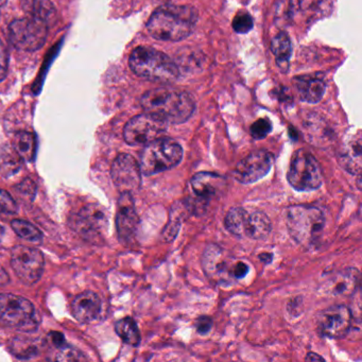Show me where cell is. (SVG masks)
I'll return each instance as SVG.
<instances>
[{
	"instance_id": "cell-35",
	"label": "cell",
	"mask_w": 362,
	"mask_h": 362,
	"mask_svg": "<svg viewBox=\"0 0 362 362\" xmlns=\"http://www.w3.org/2000/svg\"><path fill=\"white\" fill-rule=\"evenodd\" d=\"M249 273V266L245 262H237L233 264L230 270V276L233 279H241Z\"/></svg>"
},
{
	"instance_id": "cell-8",
	"label": "cell",
	"mask_w": 362,
	"mask_h": 362,
	"mask_svg": "<svg viewBox=\"0 0 362 362\" xmlns=\"http://www.w3.org/2000/svg\"><path fill=\"white\" fill-rule=\"evenodd\" d=\"M0 324L18 329H33L37 319L33 303L16 294H0Z\"/></svg>"
},
{
	"instance_id": "cell-34",
	"label": "cell",
	"mask_w": 362,
	"mask_h": 362,
	"mask_svg": "<svg viewBox=\"0 0 362 362\" xmlns=\"http://www.w3.org/2000/svg\"><path fill=\"white\" fill-rule=\"evenodd\" d=\"M9 69V54L7 47L0 40V82L4 81L7 77Z\"/></svg>"
},
{
	"instance_id": "cell-26",
	"label": "cell",
	"mask_w": 362,
	"mask_h": 362,
	"mask_svg": "<svg viewBox=\"0 0 362 362\" xmlns=\"http://www.w3.org/2000/svg\"><path fill=\"white\" fill-rule=\"evenodd\" d=\"M14 151L18 154V158L22 160L31 162L35 156V137L33 133L22 131L16 133L12 141Z\"/></svg>"
},
{
	"instance_id": "cell-33",
	"label": "cell",
	"mask_w": 362,
	"mask_h": 362,
	"mask_svg": "<svg viewBox=\"0 0 362 362\" xmlns=\"http://www.w3.org/2000/svg\"><path fill=\"white\" fill-rule=\"evenodd\" d=\"M13 351L18 357L22 359H28V358L33 357L37 355V349L33 345L28 344V343L22 342V341H16V344L12 345Z\"/></svg>"
},
{
	"instance_id": "cell-40",
	"label": "cell",
	"mask_w": 362,
	"mask_h": 362,
	"mask_svg": "<svg viewBox=\"0 0 362 362\" xmlns=\"http://www.w3.org/2000/svg\"><path fill=\"white\" fill-rule=\"evenodd\" d=\"M306 360L307 361H320V360L323 361L324 358L317 355L315 353H309L308 355H307Z\"/></svg>"
},
{
	"instance_id": "cell-7",
	"label": "cell",
	"mask_w": 362,
	"mask_h": 362,
	"mask_svg": "<svg viewBox=\"0 0 362 362\" xmlns=\"http://www.w3.org/2000/svg\"><path fill=\"white\" fill-rule=\"evenodd\" d=\"M47 37L48 25L33 16L13 21L9 27L10 43L22 52H37L43 47Z\"/></svg>"
},
{
	"instance_id": "cell-15",
	"label": "cell",
	"mask_w": 362,
	"mask_h": 362,
	"mask_svg": "<svg viewBox=\"0 0 362 362\" xmlns=\"http://www.w3.org/2000/svg\"><path fill=\"white\" fill-rule=\"evenodd\" d=\"M234 262H230L226 251L217 245H209L203 254L202 264L209 279L218 283H226L230 279V270Z\"/></svg>"
},
{
	"instance_id": "cell-28",
	"label": "cell",
	"mask_w": 362,
	"mask_h": 362,
	"mask_svg": "<svg viewBox=\"0 0 362 362\" xmlns=\"http://www.w3.org/2000/svg\"><path fill=\"white\" fill-rule=\"evenodd\" d=\"M11 226L14 232H16L21 238L25 239V240L31 241V243H40L43 240V234H42L41 230H40L37 226L25 221V220H13V221L11 222Z\"/></svg>"
},
{
	"instance_id": "cell-41",
	"label": "cell",
	"mask_w": 362,
	"mask_h": 362,
	"mask_svg": "<svg viewBox=\"0 0 362 362\" xmlns=\"http://www.w3.org/2000/svg\"><path fill=\"white\" fill-rule=\"evenodd\" d=\"M8 281H9V279H8L7 273L0 267V285L8 283Z\"/></svg>"
},
{
	"instance_id": "cell-23",
	"label": "cell",
	"mask_w": 362,
	"mask_h": 362,
	"mask_svg": "<svg viewBox=\"0 0 362 362\" xmlns=\"http://www.w3.org/2000/svg\"><path fill=\"white\" fill-rule=\"evenodd\" d=\"M359 277V272L356 269H347L344 272L337 275L332 279V286H330L332 293H334V296H339V294L349 296L351 292H355Z\"/></svg>"
},
{
	"instance_id": "cell-14",
	"label": "cell",
	"mask_w": 362,
	"mask_h": 362,
	"mask_svg": "<svg viewBox=\"0 0 362 362\" xmlns=\"http://www.w3.org/2000/svg\"><path fill=\"white\" fill-rule=\"evenodd\" d=\"M74 228L86 238H95L107 228V211L97 204H88L78 213Z\"/></svg>"
},
{
	"instance_id": "cell-30",
	"label": "cell",
	"mask_w": 362,
	"mask_h": 362,
	"mask_svg": "<svg viewBox=\"0 0 362 362\" xmlns=\"http://www.w3.org/2000/svg\"><path fill=\"white\" fill-rule=\"evenodd\" d=\"M272 131V124L267 118L256 120L250 129L252 137L254 139H264L270 134Z\"/></svg>"
},
{
	"instance_id": "cell-25",
	"label": "cell",
	"mask_w": 362,
	"mask_h": 362,
	"mask_svg": "<svg viewBox=\"0 0 362 362\" xmlns=\"http://www.w3.org/2000/svg\"><path fill=\"white\" fill-rule=\"evenodd\" d=\"M249 214V211L240 207L230 209L224 219L226 230L234 236L245 237Z\"/></svg>"
},
{
	"instance_id": "cell-21",
	"label": "cell",
	"mask_w": 362,
	"mask_h": 362,
	"mask_svg": "<svg viewBox=\"0 0 362 362\" xmlns=\"http://www.w3.org/2000/svg\"><path fill=\"white\" fill-rule=\"evenodd\" d=\"M272 230V224L266 214L262 211H253L249 214L245 237L262 240L269 236Z\"/></svg>"
},
{
	"instance_id": "cell-39",
	"label": "cell",
	"mask_w": 362,
	"mask_h": 362,
	"mask_svg": "<svg viewBox=\"0 0 362 362\" xmlns=\"http://www.w3.org/2000/svg\"><path fill=\"white\" fill-rule=\"evenodd\" d=\"M262 262H264V264H269V262H272L273 255L270 253H262L259 256H258Z\"/></svg>"
},
{
	"instance_id": "cell-12",
	"label": "cell",
	"mask_w": 362,
	"mask_h": 362,
	"mask_svg": "<svg viewBox=\"0 0 362 362\" xmlns=\"http://www.w3.org/2000/svg\"><path fill=\"white\" fill-rule=\"evenodd\" d=\"M274 160V156L267 150L252 152L237 164L234 177L239 183H255L268 175Z\"/></svg>"
},
{
	"instance_id": "cell-6",
	"label": "cell",
	"mask_w": 362,
	"mask_h": 362,
	"mask_svg": "<svg viewBox=\"0 0 362 362\" xmlns=\"http://www.w3.org/2000/svg\"><path fill=\"white\" fill-rule=\"evenodd\" d=\"M287 180L298 192H313L323 182L321 166L310 152L300 149L292 156Z\"/></svg>"
},
{
	"instance_id": "cell-24",
	"label": "cell",
	"mask_w": 362,
	"mask_h": 362,
	"mask_svg": "<svg viewBox=\"0 0 362 362\" xmlns=\"http://www.w3.org/2000/svg\"><path fill=\"white\" fill-rule=\"evenodd\" d=\"M271 52L276 59V63L281 69H287L292 54V44L286 33H279L271 42Z\"/></svg>"
},
{
	"instance_id": "cell-10",
	"label": "cell",
	"mask_w": 362,
	"mask_h": 362,
	"mask_svg": "<svg viewBox=\"0 0 362 362\" xmlns=\"http://www.w3.org/2000/svg\"><path fill=\"white\" fill-rule=\"evenodd\" d=\"M11 264L23 283L33 285L43 275L45 262L39 250L26 245H16L12 250Z\"/></svg>"
},
{
	"instance_id": "cell-5",
	"label": "cell",
	"mask_w": 362,
	"mask_h": 362,
	"mask_svg": "<svg viewBox=\"0 0 362 362\" xmlns=\"http://www.w3.org/2000/svg\"><path fill=\"white\" fill-rule=\"evenodd\" d=\"M183 148L175 139L160 137L146 145L141 156V173L153 175L170 170L181 163Z\"/></svg>"
},
{
	"instance_id": "cell-29",
	"label": "cell",
	"mask_w": 362,
	"mask_h": 362,
	"mask_svg": "<svg viewBox=\"0 0 362 362\" xmlns=\"http://www.w3.org/2000/svg\"><path fill=\"white\" fill-rule=\"evenodd\" d=\"M233 29L239 35H247L253 29V18L247 12H239L233 20Z\"/></svg>"
},
{
	"instance_id": "cell-13",
	"label": "cell",
	"mask_w": 362,
	"mask_h": 362,
	"mask_svg": "<svg viewBox=\"0 0 362 362\" xmlns=\"http://www.w3.org/2000/svg\"><path fill=\"white\" fill-rule=\"evenodd\" d=\"M112 180L122 194L137 192L141 184V170L139 163L130 154L122 153L112 166Z\"/></svg>"
},
{
	"instance_id": "cell-36",
	"label": "cell",
	"mask_w": 362,
	"mask_h": 362,
	"mask_svg": "<svg viewBox=\"0 0 362 362\" xmlns=\"http://www.w3.org/2000/svg\"><path fill=\"white\" fill-rule=\"evenodd\" d=\"M211 327H213V320H211V317L203 315V317H200L197 320L196 328L198 334H207L211 332Z\"/></svg>"
},
{
	"instance_id": "cell-9",
	"label": "cell",
	"mask_w": 362,
	"mask_h": 362,
	"mask_svg": "<svg viewBox=\"0 0 362 362\" xmlns=\"http://www.w3.org/2000/svg\"><path fill=\"white\" fill-rule=\"evenodd\" d=\"M168 124L151 114H141L127 122L124 137L131 146H146L160 139L166 132Z\"/></svg>"
},
{
	"instance_id": "cell-17",
	"label": "cell",
	"mask_w": 362,
	"mask_h": 362,
	"mask_svg": "<svg viewBox=\"0 0 362 362\" xmlns=\"http://www.w3.org/2000/svg\"><path fill=\"white\" fill-rule=\"evenodd\" d=\"M103 302L98 294L92 291L83 292L74 300L71 311L74 317L82 323H90L100 315Z\"/></svg>"
},
{
	"instance_id": "cell-3",
	"label": "cell",
	"mask_w": 362,
	"mask_h": 362,
	"mask_svg": "<svg viewBox=\"0 0 362 362\" xmlns=\"http://www.w3.org/2000/svg\"><path fill=\"white\" fill-rule=\"evenodd\" d=\"M129 65L135 75L158 83H173L180 77L179 69L167 54L147 46L133 50Z\"/></svg>"
},
{
	"instance_id": "cell-4",
	"label": "cell",
	"mask_w": 362,
	"mask_h": 362,
	"mask_svg": "<svg viewBox=\"0 0 362 362\" xmlns=\"http://www.w3.org/2000/svg\"><path fill=\"white\" fill-rule=\"evenodd\" d=\"M286 224L293 240L309 245L319 238L325 226V216L319 207L313 205H292L287 209Z\"/></svg>"
},
{
	"instance_id": "cell-18",
	"label": "cell",
	"mask_w": 362,
	"mask_h": 362,
	"mask_svg": "<svg viewBox=\"0 0 362 362\" xmlns=\"http://www.w3.org/2000/svg\"><path fill=\"white\" fill-rule=\"evenodd\" d=\"M226 181L217 173H199L192 179V187L201 201H209L223 192Z\"/></svg>"
},
{
	"instance_id": "cell-37",
	"label": "cell",
	"mask_w": 362,
	"mask_h": 362,
	"mask_svg": "<svg viewBox=\"0 0 362 362\" xmlns=\"http://www.w3.org/2000/svg\"><path fill=\"white\" fill-rule=\"evenodd\" d=\"M20 192L21 194H26L27 197L30 196L31 198H33L35 194V183L30 181V180H26V181L21 184Z\"/></svg>"
},
{
	"instance_id": "cell-11",
	"label": "cell",
	"mask_w": 362,
	"mask_h": 362,
	"mask_svg": "<svg viewBox=\"0 0 362 362\" xmlns=\"http://www.w3.org/2000/svg\"><path fill=\"white\" fill-rule=\"evenodd\" d=\"M353 315L345 305H334L320 313L317 320V332L326 338L341 339L351 329Z\"/></svg>"
},
{
	"instance_id": "cell-22",
	"label": "cell",
	"mask_w": 362,
	"mask_h": 362,
	"mask_svg": "<svg viewBox=\"0 0 362 362\" xmlns=\"http://www.w3.org/2000/svg\"><path fill=\"white\" fill-rule=\"evenodd\" d=\"M23 8L29 16L39 18L47 25L57 18L56 7L50 0H23Z\"/></svg>"
},
{
	"instance_id": "cell-42",
	"label": "cell",
	"mask_w": 362,
	"mask_h": 362,
	"mask_svg": "<svg viewBox=\"0 0 362 362\" xmlns=\"http://www.w3.org/2000/svg\"><path fill=\"white\" fill-rule=\"evenodd\" d=\"M8 0H0V9L4 7V6L7 4Z\"/></svg>"
},
{
	"instance_id": "cell-31",
	"label": "cell",
	"mask_w": 362,
	"mask_h": 362,
	"mask_svg": "<svg viewBox=\"0 0 362 362\" xmlns=\"http://www.w3.org/2000/svg\"><path fill=\"white\" fill-rule=\"evenodd\" d=\"M18 211V205L11 194L0 190V215H12Z\"/></svg>"
},
{
	"instance_id": "cell-19",
	"label": "cell",
	"mask_w": 362,
	"mask_h": 362,
	"mask_svg": "<svg viewBox=\"0 0 362 362\" xmlns=\"http://www.w3.org/2000/svg\"><path fill=\"white\" fill-rule=\"evenodd\" d=\"M294 88L300 100L307 103H317L325 94L326 84L322 78L315 76H298L293 79Z\"/></svg>"
},
{
	"instance_id": "cell-2",
	"label": "cell",
	"mask_w": 362,
	"mask_h": 362,
	"mask_svg": "<svg viewBox=\"0 0 362 362\" xmlns=\"http://www.w3.org/2000/svg\"><path fill=\"white\" fill-rule=\"evenodd\" d=\"M198 18V11L192 6H163L152 13L146 27L158 41L180 42L192 35Z\"/></svg>"
},
{
	"instance_id": "cell-27",
	"label": "cell",
	"mask_w": 362,
	"mask_h": 362,
	"mask_svg": "<svg viewBox=\"0 0 362 362\" xmlns=\"http://www.w3.org/2000/svg\"><path fill=\"white\" fill-rule=\"evenodd\" d=\"M115 330L118 336L127 344L137 346L141 343V332L136 322L132 317H124L116 323Z\"/></svg>"
},
{
	"instance_id": "cell-32",
	"label": "cell",
	"mask_w": 362,
	"mask_h": 362,
	"mask_svg": "<svg viewBox=\"0 0 362 362\" xmlns=\"http://www.w3.org/2000/svg\"><path fill=\"white\" fill-rule=\"evenodd\" d=\"M58 349V354H57L56 357H54L56 360H61V361H79V360H86V357H83L79 351L74 349L73 347L69 346L67 344Z\"/></svg>"
},
{
	"instance_id": "cell-20",
	"label": "cell",
	"mask_w": 362,
	"mask_h": 362,
	"mask_svg": "<svg viewBox=\"0 0 362 362\" xmlns=\"http://www.w3.org/2000/svg\"><path fill=\"white\" fill-rule=\"evenodd\" d=\"M362 148L360 134L347 141L338 153L339 164L353 175H361Z\"/></svg>"
},
{
	"instance_id": "cell-43",
	"label": "cell",
	"mask_w": 362,
	"mask_h": 362,
	"mask_svg": "<svg viewBox=\"0 0 362 362\" xmlns=\"http://www.w3.org/2000/svg\"><path fill=\"white\" fill-rule=\"evenodd\" d=\"M0 235H1V228H0Z\"/></svg>"
},
{
	"instance_id": "cell-16",
	"label": "cell",
	"mask_w": 362,
	"mask_h": 362,
	"mask_svg": "<svg viewBox=\"0 0 362 362\" xmlns=\"http://www.w3.org/2000/svg\"><path fill=\"white\" fill-rule=\"evenodd\" d=\"M139 218L133 206L132 194H122L116 217L118 236L122 243L132 240L139 228Z\"/></svg>"
},
{
	"instance_id": "cell-1",
	"label": "cell",
	"mask_w": 362,
	"mask_h": 362,
	"mask_svg": "<svg viewBox=\"0 0 362 362\" xmlns=\"http://www.w3.org/2000/svg\"><path fill=\"white\" fill-rule=\"evenodd\" d=\"M141 105L146 113L156 116L167 124L187 122L196 109L189 93L171 88L148 90L141 97Z\"/></svg>"
},
{
	"instance_id": "cell-38",
	"label": "cell",
	"mask_w": 362,
	"mask_h": 362,
	"mask_svg": "<svg viewBox=\"0 0 362 362\" xmlns=\"http://www.w3.org/2000/svg\"><path fill=\"white\" fill-rule=\"evenodd\" d=\"M49 338L50 340H52V344H54V346L58 347V349H61V347H63L64 346V345H66V341H65L64 336H63V334H61V332H50Z\"/></svg>"
}]
</instances>
